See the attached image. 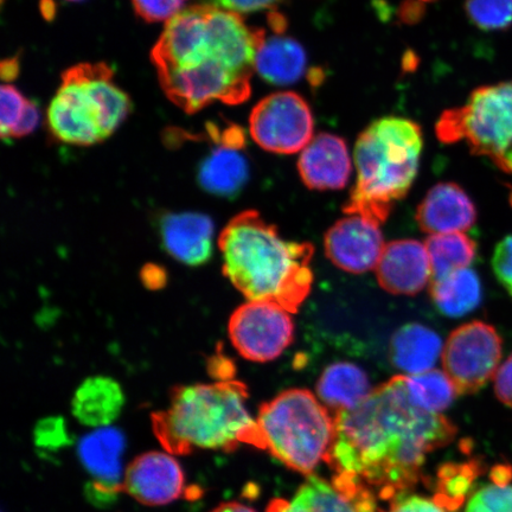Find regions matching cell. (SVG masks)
Returning a JSON list of instances; mask_svg holds the SVG:
<instances>
[{
    "mask_svg": "<svg viewBox=\"0 0 512 512\" xmlns=\"http://www.w3.org/2000/svg\"><path fill=\"white\" fill-rule=\"evenodd\" d=\"M381 224L360 215H348L325 234L326 256L336 267L352 274L375 270L386 243Z\"/></svg>",
    "mask_w": 512,
    "mask_h": 512,
    "instance_id": "cell-13",
    "label": "cell"
},
{
    "mask_svg": "<svg viewBox=\"0 0 512 512\" xmlns=\"http://www.w3.org/2000/svg\"><path fill=\"white\" fill-rule=\"evenodd\" d=\"M465 512H512V486L491 483L470 498Z\"/></svg>",
    "mask_w": 512,
    "mask_h": 512,
    "instance_id": "cell-30",
    "label": "cell"
},
{
    "mask_svg": "<svg viewBox=\"0 0 512 512\" xmlns=\"http://www.w3.org/2000/svg\"><path fill=\"white\" fill-rule=\"evenodd\" d=\"M492 270L499 283L512 297V235L507 236L496 246L492 256Z\"/></svg>",
    "mask_w": 512,
    "mask_h": 512,
    "instance_id": "cell-33",
    "label": "cell"
},
{
    "mask_svg": "<svg viewBox=\"0 0 512 512\" xmlns=\"http://www.w3.org/2000/svg\"><path fill=\"white\" fill-rule=\"evenodd\" d=\"M335 438V415L310 390L288 389L260 406L254 447L302 475L326 462Z\"/></svg>",
    "mask_w": 512,
    "mask_h": 512,
    "instance_id": "cell-7",
    "label": "cell"
},
{
    "mask_svg": "<svg viewBox=\"0 0 512 512\" xmlns=\"http://www.w3.org/2000/svg\"><path fill=\"white\" fill-rule=\"evenodd\" d=\"M187 0H132L137 15L149 23L170 21L179 12Z\"/></svg>",
    "mask_w": 512,
    "mask_h": 512,
    "instance_id": "cell-32",
    "label": "cell"
},
{
    "mask_svg": "<svg viewBox=\"0 0 512 512\" xmlns=\"http://www.w3.org/2000/svg\"><path fill=\"white\" fill-rule=\"evenodd\" d=\"M125 405L124 390L108 376H92L76 389L72 411L82 425L108 427L119 418Z\"/></svg>",
    "mask_w": 512,
    "mask_h": 512,
    "instance_id": "cell-20",
    "label": "cell"
},
{
    "mask_svg": "<svg viewBox=\"0 0 512 512\" xmlns=\"http://www.w3.org/2000/svg\"><path fill=\"white\" fill-rule=\"evenodd\" d=\"M0 72H2V78L4 81L15 80L19 74V60L17 57L4 60L2 67H0Z\"/></svg>",
    "mask_w": 512,
    "mask_h": 512,
    "instance_id": "cell-40",
    "label": "cell"
},
{
    "mask_svg": "<svg viewBox=\"0 0 512 512\" xmlns=\"http://www.w3.org/2000/svg\"><path fill=\"white\" fill-rule=\"evenodd\" d=\"M498 168L504 172H508V174H512V151L503 159V162L499 164Z\"/></svg>",
    "mask_w": 512,
    "mask_h": 512,
    "instance_id": "cell-42",
    "label": "cell"
},
{
    "mask_svg": "<svg viewBox=\"0 0 512 512\" xmlns=\"http://www.w3.org/2000/svg\"><path fill=\"white\" fill-rule=\"evenodd\" d=\"M495 393L499 401L512 408V355L496 373Z\"/></svg>",
    "mask_w": 512,
    "mask_h": 512,
    "instance_id": "cell-36",
    "label": "cell"
},
{
    "mask_svg": "<svg viewBox=\"0 0 512 512\" xmlns=\"http://www.w3.org/2000/svg\"><path fill=\"white\" fill-rule=\"evenodd\" d=\"M215 226L206 214L184 211L165 215L160 238L169 255L187 266L207 264L214 249Z\"/></svg>",
    "mask_w": 512,
    "mask_h": 512,
    "instance_id": "cell-17",
    "label": "cell"
},
{
    "mask_svg": "<svg viewBox=\"0 0 512 512\" xmlns=\"http://www.w3.org/2000/svg\"><path fill=\"white\" fill-rule=\"evenodd\" d=\"M465 14L480 30H508L512 27V0H466Z\"/></svg>",
    "mask_w": 512,
    "mask_h": 512,
    "instance_id": "cell-29",
    "label": "cell"
},
{
    "mask_svg": "<svg viewBox=\"0 0 512 512\" xmlns=\"http://www.w3.org/2000/svg\"><path fill=\"white\" fill-rule=\"evenodd\" d=\"M104 62L81 63L62 75V85L48 108V126L59 142L91 146L104 142L132 111L128 95L113 83Z\"/></svg>",
    "mask_w": 512,
    "mask_h": 512,
    "instance_id": "cell-6",
    "label": "cell"
},
{
    "mask_svg": "<svg viewBox=\"0 0 512 512\" xmlns=\"http://www.w3.org/2000/svg\"><path fill=\"white\" fill-rule=\"evenodd\" d=\"M243 145L222 142L220 147L200 165L198 181L201 187L215 196L234 197L246 187L249 163L241 152Z\"/></svg>",
    "mask_w": 512,
    "mask_h": 512,
    "instance_id": "cell-22",
    "label": "cell"
},
{
    "mask_svg": "<svg viewBox=\"0 0 512 512\" xmlns=\"http://www.w3.org/2000/svg\"><path fill=\"white\" fill-rule=\"evenodd\" d=\"M369 377L350 362H336L323 371L317 383L320 401L334 414L350 411L371 393Z\"/></svg>",
    "mask_w": 512,
    "mask_h": 512,
    "instance_id": "cell-24",
    "label": "cell"
},
{
    "mask_svg": "<svg viewBox=\"0 0 512 512\" xmlns=\"http://www.w3.org/2000/svg\"><path fill=\"white\" fill-rule=\"evenodd\" d=\"M37 439L40 444L59 445L62 440L66 439V432H64V427L59 425V420H47L38 428Z\"/></svg>",
    "mask_w": 512,
    "mask_h": 512,
    "instance_id": "cell-38",
    "label": "cell"
},
{
    "mask_svg": "<svg viewBox=\"0 0 512 512\" xmlns=\"http://www.w3.org/2000/svg\"><path fill=\"white\" fill-rule=\"evenodd\" d=\"M416 2H420V3H432V2H435V0H416Z\"/></svg>",
    "mask_w": 512,
    "mask_h": 512,
    "instance_id": "cell-43",
    "label": "cell"
},
{
    "mask_svg": "<svg viewBox=\"0 0 512 512\" xmlns=\"http://www.w3.org/2000/svg\"><path fill=\"white\" fill-rule=\"evenodd\" d=\"M0 102H2V110H0V133L2 138L8 140L10 133L21 120L28 106V99L17 88L11 85L2 86V94H0Z\"/></svg>",
    "mask_w": 512,
    "mask_h": 512,
    "instance_id": "cell-31",
    "label": "cell"
},
{
    "mask_svg": "<svg viewBox=\"0 0 512 512\" xmlns=\"http://www.w3.org/2000/svg\"><path fill=\"white\" fill-rule=\"evenodd\" d=\"M336 438L326 464L392 502L419 482L428 454L450 443L457 427L443 414L415 405L405 375L371 390L350 411L338 412Z\"/></svg>",
    "mask_w": 512,
    "mask_h": 512,
    "instance_id": "cell-1",
    "label": "cell"
},
{
    "mask_svg": "<svg viewBox=\"0 0 512 512\" xmlns=\"http://www.w3.org/2000/svg\"><path fill=\"white\" fill-rule=\"evenodd\" d=\"M266 512H379L376 499L368 486L355 478L335 475L332 483L311 475L300 486L296 496L287 501L272 499Z\"/></svg>",
    "mask_w": 512,
    "mask_h": 512,
    "instance_id": "cell-12",
    "label": "cell"
},
{
    "mask_svg": "<svg viewBox=\"0 0 512 512\" xmlns=\"http://www.w3.org/2000/svg\"><path fill=\"white\" fill-rule=\"evenodd\" d=\"M476 221L475 203L454 183L434 185L416 210V222L430 235L465 233Z\"/></svg>",
    "mask_w": 512,
    "mask_h": 512,
    "instance_id": "cell-19",
    "label": "cell"
},
{
    "mask_svg": "<svg viewBox=\"0 0 512 512\" xmlns=\"http://www.w3.org/2000/svg\"><path fill=\"white\" fill-rule=\"evenodd\" d=\"M266 32L213 4L191 6L165 25L151 60L160 86L184 112L214 101L240 105L252 93L255 57Z\"/></svg>",
    "mask_w": 512,
    "mask_h": 512,
    "instance_id": "cell-2",
    "label": "cell"
},
{
    "mask_svg": "<svg viewBox=\"0 0 512 512\" xmlns=\"http://www.w3.org/2000/svg\"><path fill=\"white\" fill-rule=\"evenodd\" d=\"M387 512H447L434 499L401 494L390 502Z\"/></svg>",
    "mask_w": 512,
    "mask_h": 512,
    "instance_id": "cell-34",
    "label": "cell"
},
{
    "mask_svg": "<svg viewBox=\"0 0 512 512\" xmlns=\"http://www.w3.org/2000/svg\"><path fill=\"white\" fill-rule=\"evenodd\" d=\"M424 147L422 128L401 117L377 119L358 137L356 183L343 211L382 224L411 190Z\"/></svg>",
    "mask_w": 512,
    "mask_h": 512,
    "instance_id": "cell-5",
    "label": "cell"
},
{
    "mask_svg": "<svg viewBox=\"0 0 512 512\" xmlns=\"http://www.w3.org/2000/svg\"><path fill=\"white\" fill-rule=\"evenodd\" d=\"M431 297L437 309L443 315L459 318L477 309L482 302V285L475 271L463 268L432 281Z\"/></svg>",
    "mask_w": 512,
    "mask_h": 512,
    "instance_id": "cell-25",
    "label": "cell"
},
{
    "mask_svg": "<svg viewBox=\"0 0 512 512\" xmlns=\"http://www.w3.org/2000/svg\"><path fill=\"white\" fill-rule=\"evenodd\" d=\"M483 472V464L471 460L464 464H445L437 476V495L433 498L447 511H456L465 503L473 483Z\"/></svg>",
    "mask_w": 512,
    "mask_h": 512,
    "instance_id": "cell-28",
    "label": "cell"
},
{
    "mask_svg": "<svg viewBox=\"0 0 512 512\" xmlns=\"http://www.w3.org/2000/svg\"><path fill=\"white\" fill-rule=\"evenodd\" d=\"M299 175L311 190H341L352 172L349 149L336 134L320 133L305 147L298 159Z\"/></svg>",
    "mask_w": 512,
    "mask_h": 512,
    "instance_id": "cell-16",
    "label": "cell"
},
{
    "mask_svg": "<svg viewBox=\"0 0 512 512\" xmlns=\"http://www.w3.org/2000/svg\"><path fill=\"white\" fill-rule=\"evenodd\" d=\"M441 360L458 394H475L501 367L502 338L494 326L475 320L452 332Z\"/></svg>",
    "mask_w": 512,
    "mask_h": 512,
    "instance_id": "cell-9",
    "label": "cell"
},
{
    "mask_svg": "<svg viewBox=\"0 0 512 512\" xmlns=\"http://www.w3.org/2000/svg\"><path fill=\"white\" fill-rule=\"evenodd\" d=\"M375 271L379 285L395 296H415L432 280L426 245L413 239L389 242Z\"/></svg>",
    "mask_w": 512,
    "mask_h": 512,
    "instance_id": "cell-15",
    "label": "cell"
},
{
    "mask_svg": "<svg viewBox=\"0 0 512 512\" xmlns=\"http://www.w3.org/2000/svg\"><path fill=\"white\" fill-rule=\"evenodd\" d=\"M443 350V342L437 332L413 323L402 326L390 339L389 358L396 369L407 375H416L434 369Z\"/></svg>",
    "mask_w": 512,
    "mask_h": 512,
    "instance_id": "cell-21",
    "label": "cell"
},
{
    "mask_svg": "<svg viewBox=\"0 0 512 512\" xmlns=\"http://www.w3.org/2000/svg\"><path fill=\"white\" fill-rule=\"evenodd\" d=\"M249 132L261 149L277 155H294L315 138V119L303 96L279 92L266 96L253 108Z\"/></svg>",
    "mask_w": 512,
    "mask_h": 512,
    "instance_id": "cell-10",
    "label": "cell"
},
{
    "mask_svg": "<svg viewBox=\"0 0 512 512\" xmlns=\"http://www.w3.org/2000/svg\"><path fill=\"white\" fill-rule=\"evenodd\" d=\"M211 4L236 14H251L262 10L273 9L284 0H210Z\"/></svg>",
    "mask_w": 512,
    "mask_h": 512,
    "instance_id": "cell-35",
    "label": "cell"
},
{
    "mask_svg": "<svg viewBox=\"0 0 512 512\" xmlns=\"http://www.w3.org/2000/svg\"><path fill=\"white\" fill-rule=\"evenodd\" d=\"M307 57L305 50L291 37H265L255 57V70L272 85L287 86L302 79Z\"/></svg>",
    "mask_w": 512,
    "mask_h": 512,
    "instance_id": "cell-23",
    "label": "cell"
},
{
    "mask_svg": "<svg viewBox=\"0 0 512 512\" xmlns=\"http://www.w3.org/2000/svg\"><path fill=\"white\" fill-rule=\"evenodd\" d=\"M425 245L431 260V283L469 268L477 256V243L465 233L431 235Z\"/></svg>",
    "mask_w": 512,
    "mask_h": 512,
    "instance_id": "cell-26",
    "label": "cell"
},
{
    "mask_svg": "<svg viewBox=\"0 0 512 512\" xmlns=\"http://www.w3.org/2000/svg\"><path fill=\"white\" fill-rule=\"evenodd\" d=\"M291 312L264 300H248L230 316V342L245 360L274 361L290 347L294 339Z\"/></svg>",
    "mask_w": 512,
    "mask_h": 512,
    "instance_id": "cell-11",
    "label": "cell"
},
{
    "mask_svg": "<svg viewBox=\"0 0 512 512\" xmlns=\"http://www.w3.org/2000/svg\"><path fill=\"white\" fill-rule=\"evenodd\" d=\"M405 383L415 405L435 414H441L450 407L458 394L450 377L438 369L405 375Z\"/></svg>",
    "mask_w": 512,
    "mask_h": 512,
    "instance_id": "cell-27",
    "label": "cell"
},
{
    "mask_svg": "<svg viewBox=\"0 0 512 512\" xmlns=\"http://www.w3.org/2000/svg\"><path fill=\"white\" fill-rule=\"evenodd\" d=\"M223 273L248 300H264L297 313L312 290L309 242L286 241L255 210L230 220L219 238Z\"/></svg>",
    "mask_w": 512,
    "mask_h": 512,
    "instance_id": "cell-3",
    "label": "cell"
},
{
    "mask_svg": "<svg viewBox=\"0 0 512 512\" xmlns=\"http://www.w3.org/2000/svg\"><path fill=\"white\" fill-rule=\"evenodd\" d=\"M492 483L509 485L512 480V467L510 465H497L491 471Z\"/></svg>",
    "mask_w": 512,
    "mask_h": 512,
    "instance_id": "cell-39",
    "label": "cell"
},
{
    "mask_svg": "<svg viewBox=\"0 0 512 512\" xmlns=\"http://www.w3.org/2000/svg\"><path fill=\"white\" fill-rule=\"evenodd\" d=\"M185 476L174 454L152 451L140 454L128 465L124 491L149 507L177 501L184 494Z\"/></svg>",
    "mask_w": 512,
    "mask_h": 512,
    "instance_id": "cell-14",
    "label": "cell"
},
{
    "mask_svg": "<svg viewBox=\"0 0 512 512\" xmlns=\"http://www.w3.org/2000/svg\"><path fill=\"white\" fill-rule=\"evenodd\" d=\"M70 2H80V0H70Z\"/></svg>",
    "mask_w": 512,
    "mask_h": 512,
    "instance_id": "cell-44",
    "label": "cell"
},
{
    "mask_svg": "<svg viewBox=\"0 0 512 512\" xmlns=\"http://www.w3.org/2000/svg\"><path fill=\"white\" fill-rule=\"evenodd\" d=\"M248 398L246 384L232 379L178 386L169 406L151 415L153 434L174 456L253 446L256 420L248 412Z\"/></svg>",
    "mask_w": 512,
    "mask_h": 512,
    "instance_id": "cell-4",
    "label": "cell"
},
{
    "mask_svg": "<svg viewBox=\"0 0 512 512\" xmlns=\"http://www.w3.org/2000/svg\"><path fill=\"white\" fill-rule=\"evenodd\" d=\"M125 445L124 434L111 427L98 428L81 439L79 458L94 479L96 494L112 497L124 491Z\"/></svg>",
    "mask_w": 512,
    "mask_h": 512,
    "instance_id": "cell-18",
    "label": "cell"
},
{
    "mask_svg": "<svg viewBox=\"0 0 512 512\" xmlns=\"http://www.w3.org/2000/svg\"><path fill=\"white\" fill-rule=\"evenodd\" d=\"M210 512H256L254 509L247 507L245 504L239 502H226L220 505Z\"/></svg>",
    "mask_w": 512,
    "mask_h": 512,
    "instance_id": "cell-41",
    "label": "cell"
},
{
    "mask_svg": "<svg viewBox=\"0 0 512 512\" xmlns=\"http://www.w3.org/2000/svg\"><path fill=\"white\" fill-rule=\"evenodd\" d=\"M435 131L441 143L465 142L498 168L512 151V81L475 89L463 106L440 115Z\"/></svg>",
    "mask_w": 512,
    "mask_h": 512,
    "instance_id": "cell-8",
    "label": "cell"
},
{
    "mask_svg": "<svg viewBox=\"0 0 512 512\" xmlns=\"http://www.w3.org/2000/svg\"><path fill=\"white\" fill-rule=\"evenodd\" d=\"M40 123V111L35 102L29 100L27 108L22 115L21 120L11 131L9 139L23 138L29 136L30 133L36 130V127Z\"/></svg>",
    "mask_w": 512,
    "mask_h": 512,
    "instance_id": "cell-37",
    "label": "cell"
}]
</instances>
